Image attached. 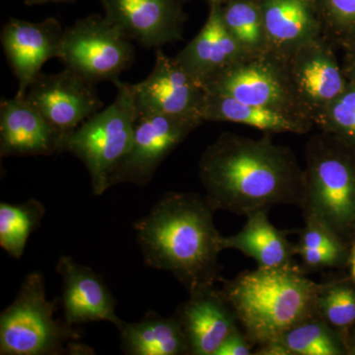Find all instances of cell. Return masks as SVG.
Masks as SVG:
<instances>
[{
    "mask_svg": "<svg viewBox=\"0 0 355 355\" xmlns=\"http://www.w3.org/2000/svg\"><path fill=\"white\" fill-rule=\"evenodd\" d=\"M198 175L214 210L249 216L279 205L302 209L304 168L272 135L259 139L223 132L203 151Z\"/></svg>",
    "mask_w": 355,
    "mask_h": 355,
    "instance_id": "6da1fadb",
    "label": "cell"
},
{
    "mask_svg": "<svg viewBox=\"0 0 355 355\" xmlns=\"http://www.w3.org/2000/svg\"><path fill=\"white\" fill-rule=\"evenodd\" d=\"M214 211L198 193H166L133 226L146 266L172 273L189 294L214 286L223 251Z\"/></svg>",
    "mask_w": 355,
    "mask_h": 355,
    "instance_id": "7a4b0ae2",
    "label": "cell"
},
{
    "mask_svg": "<svg viewBox=\"0 0 355 355\" xmlns=\"http://www.w3.org/2000/svg\"><path fill=\"white\" fill-rule=\"evenodd\" d=\"M321 287L296 265L245 270L233 279L222 280L221 291L247 338L258 347L318 314Z\"/></svg>",
    "mask_w": 355,
    "mask_h": 355,
    "instance_id": "3957f363",
    "label": "cell"
},
{
    "mask_svg": "<svg viewBox=\"0 0 355 355\" xmlns=\"http://www.w3.org/2000/svg\"><path fill=\"white\" fill-rule=\"evenodd\" d=\"M354 153L324 132L305 146L304 216L317 217L345 241L355 239Z\"/></svg>",
    "mask_w": 355,
    "mask_h": 355,
    "instance_id": "277c9868",
    "label": "cell"
},
{
    "mask_svg": "<svg viewBox=\"0 0 355 355\" xmlns=\"http://www.w3.org/2000/svg\"><path fill=\"white\" fill-rule=\"evenodd\" d=\"M42 273H29L12 303L0 314V354H90L72 324L55 319Z\"/></svg>",
    "mask_w": 355,
    "mask_h": 355,
    "instance_id": "5b68a950",
    "label": "cell"
},
{
    "mask_svg": "<svg viewBox=\"0 0 355 355\" xmlns=\"http://www.w3.org/2000/svg\"><path fill=\"white\" fill-rule=\"evenodd\" d=\"M114 84L118 91L114 101L84 121L65 141V153L87 168L95 196L110 189V176L130 150L139 119L130 83Z\"/></svg>",
    "mask_w": 355,
    "mask_h": 355,
    "instance_id": "8992f818",
    "label": "cell"
},
{
    "mask_svg": "<svg viewBox=\"0 0 355 355\" xmlns=\"http://www.w3.org/2000/svg\"><path fill=\"white\" fill-rule=\"evenodd\" d=\"M133 58L132 40L106 18L91 15L65 28L58 60L96 85L120 80Z\"/></svg>",
    "mask_w": 355,
    "mask_h": 355,
    "instance_id": "52a82bcc",
    "label": "cell"
},
{
    "mask_svg": "<svg viewBox=\"0 0 355 355\" xmlns=\"http://www.w3.org/2000/svg\"><path fill=\"white\" fill-rule=\"evenodd\" d=\"M202 88L207 93L230 96L312 121L296 97L284 58L270 51L244 55L209 78Z\"/></svg>",
    "mask_w": 355,
    "mask_h": 355,
    "instance_id": "ba28073f",
    "label": "cell"
},
{
    "mask_svg": "<svg viewBox=\"0 0 355 355\" xmlns=\"http://www.w3.org/2000/svg\"><path fill=\"white\" fill-rule=\"evenodd\" d=\"M202 123L193 116L154 114L137 119L132 146L110 176L109 188L120 184L147 186L163 161Z\"/></svg>",
    "mask_w": 355,
    "mask_h": 355,
    "instance_id": "9c48e42d",
    "label": "cell"
},
{
    "mask_svg": "<svg viewBox=\"0 0 355 355\" xmlns=\"http://www.w3.org/2000/svg\"><path fill=\"white\" fill-rule=\"evenodd\" d=\"M26 97L67 137L103 108L95 84L67 67L58 73L38 74Z\"/></svg>",
    "mask_w": 355,
    "mask_h": 355,
    "instance_id": "30bf717a",
    "label": "cell"
},
{
    "mask_svg": "<svg viewBox=\"0 0 355 355\" xmlns=\"http://www.w3.org/2000/svg\"><path fill=\"white\" fill-rule=\"evenodd\" d=\"M333 46L320 37L284 58L296 97L313 121L349 85Z\"/></svg>",
    "mask_w": 355,
    "mask_h": 355,
    "instance_id": "8fae6325",
    "label": "cell"
},
{
    "mask_svg": "<svg viewBox=\"0 0 355 355\" xmlns=\"http://www.w3.org/2000/svg\"><path fill=\"white\" fill-rule=\"evenodd\" d=\"M137 116H167L200 118L205 91L175 58L156 51L151 73L141 83L130 84Z\"/></svg>",
    "mask_w": 355,
    "mask_h": 355,
    "instance_id": "7c38bea8",
    "label": "cell"
},
{
    "mask_svg": "<svg viewBox=\"0 0 355 355\" xmlns=\"http://www.w3.org/2000/svg\"><path fill=\"white\" fill-rule=\"evenodd\" d=\"M105 18L144 48L183 39V0H100Z\"/></svg>",
    "mask_w": 355,
    "mask_h": 355,
    "instance_id": "4fadbf2b",
    "label": "cell"
},
{
    "mask_svg": "<svg viewBox=\"0 0 355 355\" xmlns=\"http://www.w3.org/2000/svg\"><path fill=\"white\" fill-rule=\"evenodd\" d=\"M64 29L55 18L39 23L11 18L2 28V48L18 80L16 95L25 96L42 67L60 55Z\"/></svg>",
    "mask_w": 355,
    "mask_h": 355,
    "instance_id": "5bb4252c",
    "label": "cell"
},
{
    "mask_svg": "<svg viewBox=\"0 0 355 355\" xmlns=\"http://www.w3.org/2000/svg\"><path fill=\"white\" fill-rule=\"evenodd\" d=\"M64 137L25 96L0 104V155L37 156L65 153Z\"/></svg>",
    "mask_w": 355,
    "mask_h": 355,
    "instance_id": "9a60e30c",
    "label": "cell"
},
{
    "mask_svg": "<svg viewBox=\"0 0 355 355\" xmlns=\"http://www.w3.org/2000/svg\"><path fill=\"white\" fill-rule=\"evenodd\" d=\"M175 313L190 355H214L233 331L239 328L237 315L221 289L209 287L189 294Z\"/></svg>",
    "mask_w": 355,
    "mask_h": 355,
    "instance_id": "2e32d148",
    "label": "cell"
},
{
    "mask_svg": "<svg viewBox=\"0 0 355 355\" xmlns=\"http://www.w3.org/2000/svg\"><path fill=\"white\" fill-rule=\"evenodd\" d=\"M57 272L62 277V306L67 323L107 321L120 328L123 320L116 313V301L99 275L69 256L60 257Z\"/></svg>",
    "mask_w": 355,
    "mask_h": 355,
    "instance_id": "e0dca14e",
    "label": "cell"
},
{
    "mask_svg": "<svg viewBox=\"0 0 355 355\" xmlns=\"http://www.w3.org/2000/svg\"><path fill=\"white\" fill-rule=\"evenodd\" d=\"M246 55L231 36L221 4H209V13L202 30L175 58L184 71L200 86L221 70Z\"/></svg>",
    "mask_w": 355,
    "mask_h": 355,
    "instance_id": "ac0fdd59",
    "label": "cell"
},
{
    "mask_svg": "<svg viewBox=\"0 0 355 355\" xmlns=\"http://www.w3.org/2000/svg\"><path fill=\"white\" fill-rule=\"evenodd\" d=\"M268 51L284 58L323 36L314 0H260Z\"/></svg>",
    "mask_w": 355,
    "mask_h": 355,
    "instance_id": "d6986e66",
    "label": "cell"
},
{
    "mask_svg": "<svg viewBox=\"0 0 355 355\" xmlns=\"http://www.w3.org/2000/svg\"><path fill=\"white\" fill-rule=\"evenodd\" d=\"M268 210L247 216L244 227L232 236L222 237L223 250H236L251 258L260 268H282L296 266L295 244L289 241L291 231L279 230L270 223Z\"/></svg>",
    "mask_w": 355,
    "mask_h": 355,
    "instance_id": "ffe728a7",
    "label": "cell"
},
{
    "mask_svg": "<svg viewBox=\"0 0 355 355\" xmlns=\"http://www.w3.org/2000/svg\"><path fill=\"white\" fill-rule=\"evenodd\" d=\"M200 118L203 121L241 123L272 135L275 133L305 135L315 125L312 121L303 116L248 104L230 96L207 92Z\"/></svg>",
    "mask_w": 355,
    "mask_h": 355,
    "instance_id": "44dd1931",
    "label": "cell"
},
{
    "mask_svg": "<svg viewBox=\"0 0 355 355\" xmlns=\"http://www.w3.org/2000/svg\"><path fill=\"white\" fill-rule=\"evenodd\" d=\"M118 330L123 354L190 355L186 336L176 315L166 318L150 311L139 322H123Z\"/></svg>",
    "mask_w": 355,
    "mask_h": 355,
    "instance_id": "7402d4cb",
    "label": "cell"
},
{
    "mask_svg": "<svg viewBox=\"0 0 355 355\" xmlns=\"http://www.w3.org/2000/svg\"><path fill=\"white\" fill-rule=\"evenodd\" d=\"M256 355H345L347 343L340 331L319 315L308 318L277 340L254 350Z\"/></svg>",
    "mask_w": 355,
    "mask_h": 355,
    "instance_id": "603a6c76",
    "label": "cell"
},
{
    "mask_svg": "<svg viewBox=\"0 0 355 355\" xmlns=\"http://www.w3.org/2000/svg\"><path fill=\"white\" fill-rule=\"evenodd\" d=\"M222 17L231 36L246 55L268 51L260 0H229L222 6Z\"/></svg>",
    "mask_w": 355,
    "mask_h": 355,
    "instance_id": "cb8c5ba5",
    "label": "cell"
},
{
    "mask_svg": "<svg viewBox=\"0 0 355 355\" xmlns=\"http://www.w3.org/2000/svg\"><path fill=\"white\" fill-rule=\"evenodd\" d=\"M44 207L37 200L20 205L0 203V246L11 258L20 259L30 235L41 225Z\"/></svg>",
    "mask_w": 355,
    "mask_h": 355,
    "instance_id": "d4e9b609",
    "label": "cell"
},
{
    "mask_svg": "<svg viewBox=\"0 0 355 355\" xmlns=\"http://www.w3.org/2000/svg\"><path fill=\"white\" fill-rule=\"evenodd\" d=\"M317 313L340 331L347 343V335L355 326V282L340 279L322 284Z\"/></svg>",
    "mask_w": 355,
    "mask_h": 355,
    "instance_id": "484cf974",
    "label": "cell"
},
{
    "mask_svg": "<svg viewBox=\"0 0 355 355\" xmlns=\"http://www.w3.org/2000/svg\"><path fill=\"white\" fill-rule=\"evenodd\" d=\"M324 39L354 50L355 0H314Z\"/></svg>",
    "mask_w": 355,
    "mask_h": 355,
    "instance_id": "4316f807",
    "label": "cell"
},
{
    "mask_svg": "<svg viewBox=\"0 0 355 355\" xmlns=\"http://www.w3.org/2000/svg\"><path fill=\"white\" fill-rule=\"evenodd\" d=\"M321 132L328 133L355 151V86L347 89L314 120Z\"/></svg>",
    "mask_w": 355,
    "mask_h": 355,
    "instance_id": "83f0119b",
    "label": "cell"
},
{
    "mask_svg": "<svg viewBox=\"0 0 355 355\" xmlns=\"http://www.w3.org/2000/svg\"><path fill=\"white\" fill-rule=\"evenodd\" d=\"M254 347L239 327L225 338L214 355H251L254 354Z\"/></svg>",
    "mask_w": 355,
    "mask_h": 355,
    "instance_id": "f1b7e54d",
    "label": "cell"
},
{
    "mask_svg": "<svg viewBox=\"0 0 355 355\" xmlns=\"http://www.w3.org/2000/svg\"><path fill=\"white\" fill-rule=\"evenodd\" d=\"M347 67H345V77H347V81L349 83L354 84L355 86V53L352 51L347 57Z\"/></svg>",
    "mask_w": 355,
    "mask_h": 355,
    "instance_id": "f546056e",
    "label": "cell"
},
{
    "mask_svg": "<svg viewBox=\"0 0 355 355\" xmlns=\"http://www.w3.org/2000/svg\"><path fill=\"white\" fill-rule=\"evenodd\" d=\"M347 354L355 355V326L349 331L347 338Z\"/></svg>",
    "mask_w": 355,
    "mask_h": 355,
    "instance_id": "4dcf8cb0",
    "label": "cell"
},
{
    "mask_svg": "<svg viewBox=\"0 0 355 355\" xmlns=\"http://www.w3.org/2000/svg\"><path fill=\"white\" fill-rule=\"evenodd\" d=\"M350 277L352 282H355V239L352 241V247L349 249Z\"/></svg>",
    "mask_w": 355,
    "mask_h": 355,
    "instance_id": "1f68e13d",
    "label": "cell"
},
{
    "mask_svg": "<svg viewBox=\"0 0 355 355\" xmlns=\"http://www.w3.org/2000/svg\"><path fill=\"white\" fill-rule=\"evenodd\" d=\"M74 0H25L26 6H33L38 4L48 3V2H70Z\"/></svg>",
    "mask_w": 355,
    "mask_h": 355,
    "instance_id": "d6a6232c",
    "label": "cell"
},
{
    "mask_svg": "<svg viewBox=\"0 0 355 355\" xmlns=\"http://www.w3.org/2000/svg\"><path fill=\"white\" fill-rule=\"evenodd\" d=\"M186 1H190V0H183V2ZM205 1L209 2V4H221V6H223L229 0H205Z\"/></svg>",
    "mask_w": 355,
    "mask_h": 355,
    "instance_id": "836d02e7",
    "label": "cell"
}]
</instances>
